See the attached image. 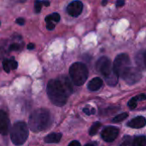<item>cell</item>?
Returning a JSON list of instances; mask_svg holds the SVG:
<instances>
[{"label": "cell", "instance_id": "cb8c5ba5", "mask_svg": "<svg viewBox=\"0 0 146 146\" xmlns=\"http://www.w3.org/2000/svg\"><path fill=\"white\" fill-rule=\"evenodd\" d=\"M9 65H10V68L15 70L18 67V62L14 58H11V59H9Z\"/></svg>", "mask_w": 146, "mask_h": 146}, {"label": "cell", "instance_id": "ffe728a7", "mask_svg": "<svg viewBox=\"0 0 146 146\" xmlns=\"http://www.w3.org/2000/svg\"><path fill=\"white\" fill-rule=\"evenodd\" d=\"M44 4V0H36L34 3V9L36 13H39L42 9V5Z\"/></svg>", "mask_w": 146, "mask_h": 146}, {"label": "cell", "instance_id": "2e32d148", "mask_svg": "<svg viewBox=\"0 0 146 146\" xmlns=\"http://www.w3.org/2000/svg\"><path fill=\"white\" fill-rule=\"evenodd\" d=\"M133 146H146V138L145 136L137 137L133 140Z\"/></svg>", "mask_w": 146, "mask_h": 146}, {"label": "cell", "instance_id": "d4e9b609", "mask_svg": "<svg viewBox=\"0 0 146 146\" xmlns=\"http://www.w3.org/2000/svg\"><path fill=\"white\" fill-rule=\"evenodd\" d=\"M20 49H21V46L18 44H12L9 46V50H19Z\"/></svg>", "mask_w": 146, "mask_h": 146}, {"label": "cell", "instance_id": "277c9868", "mask_svg": "<svg viewBox=\"0 0 146 146\" xmlns=\"http://www.w3.org/2000/svg\"><path fill=\"white\" fill-rule=\"evenodd\" d=\"M69 75L76 86H82L87 80L88 69L82 62H74L69 68Z\"/></svg>", "mask_w": 146, "mask_h": 146}, {"label": "cell", "instance_id": "1f68e13d", "mask_svg": "<svg viewBox=\"0 0 146 146\" xmlns=\"http://www.w3.org/2000/svg\"><path fill=\"white\" fill-rule=\"evenodd\" d=\"M83 111H84L86 115H91V114H92V110H89L87 108H85Z\"/></svg>", "mask_w": 146, "mask_h": 146}, {"label": "cell", "instance_id": "f1b7e54d", "mask_svg": "<svg viewBox=\"0 0 146 146\" xmlns=\"http://www.w3.org/2000/svg\"><path fill=\"white\" fill-rule=\"evenodd\" d=\"M136 98H137V100L139 101H142V100H145L146 99V96L145 95H144V94H141V95H139V96H137L136 97Z\"/></svg>", "mask_w": 146, "mask_h": 146}, {"label": "cell", "instance_id": "9a60e30c", "mask_svg": "<svg viewBox=\"0 0 146 146\" xmlns=\"http://www.w3.org/2000/svg\"><path fill=\"white\" fill-rule=\"evenodd\" d=\"M118 79H119V76L116 74V73H115V72H114V73H113V74H111L109 77L105 78V80H106V82H107V84H108V85L114 86H115V85L117 84V82H118Z\"/></svg>", "mask_w": 146, "mask_h": 146}, {"label": "cell", "instance_id": "8fae6325", "mask_svg": "<svg viewBox=\"0 0 146 146\" xmlns=\"http://www.w3.org/2000/svg\"><path fill=\"white\" fill-rule=\"evenodd\" d=\"M146 125V120L143 116H138L127 122V126L132 128H142Z\"/></svg>", "mask_w": 146, "mask_h": 146}, {"label": "cell", "instance_id": "83f0119b", "mask_svg": "<svg viewBox=\"0 0 146 146\" xmlns=\"http://www.w3.org/2000/svg\"><path fill=\"white\" fill-rule=\"evenodd\" d=\"M125 4V1L124 0H117L116 1V6L117 7H121Z\"/></svg>", "mask_w": 146, "mask_h": 146}, {"label": "cell", "instance_id": "836d02e7", "mask_svg": "<svg viewBox=\"0 0 146 146\" xmlns=\"http://www.w3.org/2000/svg\"><path fill=\"white\" fill-rule=\"evenodd\" d=\"M20 2H21V3H25L26 0H20Z\"/></svg>", "mask_w": 146, "mask_h": 146}, {"label": "cell", "instance_id": "7a4b0ae2", "mask_svg": "<svg viewBox=\"0 0 146 146\" xmlns=\"http://www.w3.org/2000/svg\"><path fill=\"white\" fill-rule=\"evenodd\" d=\"M50 123V112L45 109H38L33 111L28 120V126L30 129L34 132H41L45 130Z\"/></svg>", "mask_w": 146, "mask_h": 146}, {"label": "cell", "instance_id": "4dcf8cb0", "mask_svg": "<svg viewBox=\"0 0 146 146\" xmlns=\"http://www.w3.org/2000/svg\"><path fill=\"white\" fill-rule=\"evenodd\" d=\"M27 47L28 50H33L34 47H35V44H28Z\"/></svg>", "mask_w": 146, "mask_h": 146}, {"label": "cell", "instance_id": "7c38bea8", "mask_svg": "<svg viewBox=\"0 0 146 146\" xmlns=\"http://www.w3.org/2000/svg\"><path fill=\"white\" fill-rule=\"evenodd\" d=\"M102 86H103V80L100 78L96 77L88 83V89L92 92H96L99 90L102 87Z\"/></svg>", "mask_w": 146, "mask_h": 146}, {"label": "cell", "instance_id": "5bb4252c", "mask_svg": "<svg viewBox=\"0 0 146 146\" xmlns=\"http://www.w3.org/2000/svg\"><path fill=\"white\" fill-rule=\"evenodd\" d=\"M61 139H62V134L61 133H50V134L47 135L44 138V141H45V143H48V144H54V143L60 142Z\"/></svg>", "mask_w": 146, "mask_h": 146}, {"label": "cell", "instance_id": "d590c367", "mask_svg": "<svg viewBox=\"0 0 146 146\" xmlns=\"http://www.w3.org/2000/svg\"><path fill=\"white\" fill-rule=\"evenodd\" d=\"M0 24H1V23H0Z\"/></svg>", "mask_w": 146, "mask_h": 146}, {"label": "cell", "instance_id": "d6a6232c", "mask_svg": "<svg viewBox=\"0 0 146 146\" xmlns=\"http://www.w3.org/2000/svg\"><path fill=\"white\" fill-rule=\"evenodd\" d=\"M106 3H107V0H104V1H103V3H102V4H103V5H105Z\"/></svg>", "mask_w": 146, "mask_h": 146}, {"label": "cell", "instance_id": "e575fe53", "mask_svg": "<svg viewBox=\"0 0 146 146\" xmlns=\"http://www.w3.org/2000/svg\"><path fill=\"white\" fill-rule=\"evenodd\" d=\"M85 146H94V145H90V144H88V145H85Z\"/></svg>", "mask_w": 146, "mask_h": 146}, {"label": "cell", "instance_id": "d6986e66", "mask_svg": "<svg viewBox=\"0 0 146 146\" xmlns=\"http://www.w3.org/2000/svg\"><path fill=\"white\" fill-rule=\"evenodd\" d=\"M127 116H128L127 113H121V114L116 115V116L113 119V122H115V123L121 122V121L126 120V118H127Z\"/></svg>", "mask_w": 146, "mask_h": 146}, {"label": "cell", "instance_id": "3957f363", "mask_svg": "<svg viewBox=\"0 0 146 146\" xmlns=\"http://www.w3.org/2000/svg\"><path fill=\"white\" fill-rule=\"evenodd\" d=\"M11 141L15 145H22L28 138V127L25 122H16L10 131Z\"/></svg>", "mask_w": 146, "mask_h": 146}, {"label": "cell", "instance_id": "ac0fdd59", "mask_svg": "<svg viewBox=\"0 0 146 146\" xmlns=\"http://www.w3.org/2000/svg\"><path fill=\"white\" fill-rule=\"evenodd\" d=\"M101 126H102V124H101L100 122H95V123L91 127V128H90V131H89L90 135H92V136L96 135L97 133L98 132V130H99V128H100Z\"/></svg>", "mask_w": 146, "mask_h": 146}, {"label": "cell", "instance_id": "484cf974", "mask_svg": "<svg viewBox=\"0 0 146 146\" xmlns=\"http://www.w3.org/2000/svg\"><path fill=\"white\" fill-rule=\"evenodd\" d=\"M15 21H16V23L19 24L20 26H23V25H25V23H26V21H25L24 18H17Z\"/></svg>", "mask_w": 146, "mask_h": 146}, {"label": "cell", "instance_id": "9c48e42d", "mask_svg": "<svg viewBox=\"0 0 146 146\" xmlns=\"http://www.w3.org/2000/svg\"><path fill=\"white\" fill-rule=\"evenodd\" d=\"M119 133V130L115 127H108L104 128L102 132V138L106 142L114 141Z\"/></svg>", "mask_w": 146, "mask_h": 146}, {"label": "cell", "instance_id": "6da1fadb", "mask_svg": "<svg viewBox=\"0 0 146 146\" xmlns=\"http://www.w3.org/2000/svg\"><path fill=\"white\" fill-rule=\"evenodd\" d=\"M70 92L58 80H51L47 85V95L50 100L56 106H63L68 100Z\"/></svg>", "mask_w": 146, "mask_h": 146}, {"label": "cell", "instance_id": "7402d4cb", "mask_svg": "<svg viewBox=\"0 0 146 146\" xmlns=\"http://www.w3.org/2000/svg\"><path fill=\"white\" fill-rule=\"evenodd\" d=\"M137 102H138V100H137L136 97H135V98H131V99L129 100L128 104H128V107H129L131 110L135 109V108H136V106H137Z\"/></svg>", "mask_w": 146, "mask_h": 146}, {"label": "cell", "instance_id": "52a82bcc", "mask_svg": "<svg viewBox=\"0 0 146 146\" xmlns=\"http://www.w3.org/2000/svg\"><path fill=\"white\" fill-rule=\"evenodd\" d=\"M142 77V74L141 71L139 70V68H133L131 67L123 75H122V79L128 84V85H133L136 84L137 82H139L140 80Z\"/></svg>", "mask_w": 146, "mask_h": 146}, {"label": "cell", "instance_id": "44dd1931", "mask_svg": "<svg viewBox=\"0 0 146 146\" xmlns=\"http://www.w3.org/2000/svg\"><path fill=\"white\" fill-rule=\"evenodd\" d=\"M3 69L6 73H9L10 72V65H9V60L8 59H4L3 61Z\"/></svg>", "mask_w": 146, "mask_h": 146}, {"label": "cell", "instance_id": "4fadbf2b", "mask_svg": "<svg viewBox=\"0 0 146 146\" xmlns=\"http://www.w3.org/2000/svg\"><path fill=\"white\" fill-rule=\"evenodd\" d=\"M135 61L139 68L141 69H146V50L138 53L135 57Z\"/></svg>", "mask_w": 146, "mask_h": 146}, {"label": "cell", "instance_id": "4316f807", "mask_svg": "<svg viewBox=\"0 0 146 146\" xmlns=\"http://www.w3.org/2000/svg\"><path fill=\"white\" fill-rule=\"evenodd\" d=\"M46 23H47L46 27H47L48 30H53V29L55 28V24H54V22H46Z\"/></svg>", "mask_w": 146, "mask_h": 146}, {"label": "cell", "instance_id": "5b68a950", "mask_svg": "<svg viewBox=\"0 0 146 146\" xmlns=\"http://www.w3.org/2000/svg\"><path fill=\"white\" fill-rule=\"evenodd\" d=\"M131 60L127 54L122 53L118 55L113 64V69L116 73V74L120 77H122V75L131 68Z\"/></svg>", "mask_w": 146, "mask_h": 146}, {"label": "cell", "instance_id": "f546056e", "mask_svg": "<svg viewBox=\"0 0 146 146\" xmlns=\"http://www.w3.org/2000/svg\"><path fill=\"white\" fill-rule=\"evenodd\" d=\"M68 146H80V142L74 140V141H72V142L68 145Z\"/></svg>", "mask_w": 146, "mask_h": 146}, {"label": "cell", "instance_id": "30bf717a", "mask_svg": "<svg viewBox=\"0 0 146 146\" xmlns=\"http://www.w3.org/2000/svg\"><path fill=\"white\" fill-rule=\"evenodd\" d=\"M9 130V119L8 115L0 110V133L2 135H7Z\"/></svg>", "mask_w": 146, "mask_h": 146}, {"label": "cell", "instance_id": "e0dca14e", "mask_svg": "<svg viewBox=\"0 0 146 146\" xmlns=\"http://www.w3.org/2000/svg\"><path fill=\"white\" fill-rule=\"evenodd\" d=\"M60 15L58 13H53L48 16H46L45 18V21L46 22H58L60 21Z\"/></svg>", "mask_w": 146, "mask_h": 146}, {"label": "cell", "instance_id": "603a6c76", "mask_svg": "<svg viewBox=\"0 0 146 146\" xmlns=\"http://www.w3.org/2000/svg\"><path fill=\"white\" fill-rule=\"evenodd\" d=\"M121 146H132V141H131V138L127 136L123 139Z\"/></svg>", "mask_w": 146, "mask_h": 146}, {"label": "cell", "instance_id": "8992f818", "mask_svg": "<svg viewBox=\"0 0 146 146\" xmlns=\"http://www.w3.org/2000/svg\"><path fill=\"white\" fill-rule=\"evenodd\" d=\"M97 69L102 74V75H104V78L109 77L115 72L112 68L111 61L106 56H102L98 59L97 62Z\"/></svg>", "mask_w": 146, "mask_h": 146}, {"label": "cell", "instance_id": "ba28073f", "mask_svg": "<svg viewBox=\"0 0 146 146\" xmlns=\"http://www.w3.org/2000/svg\"><path fill=\"white\" fill-rule=\"evenodd\" d=\"M82 10H83V3H82V2H80L79 0H74L73 2H71L67 7L68 13L73 17L79 16L81 14Z\"/></svg>", "mask_w": 146, "mask_h": 146}]
</instances>
